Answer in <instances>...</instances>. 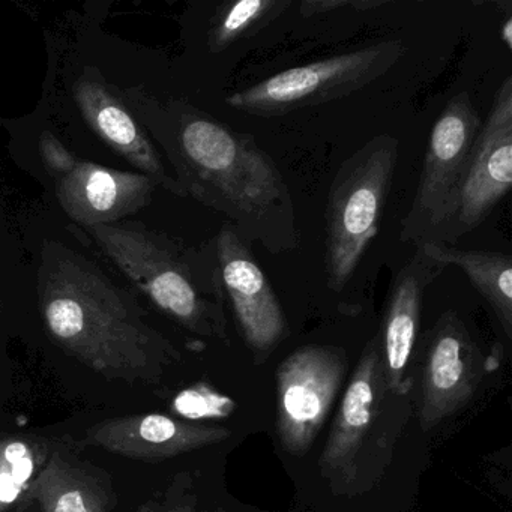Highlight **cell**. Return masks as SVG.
<instances>
[{
	"mask_svg": "<svg viewBox=\"0 0 512 512\" xmlns=\"http://www.w3.org/2000/svg\"><path fill=\"white\" fill-rule=\"evenodd\" d=\"M158 137L187 196L229 218L248 244L271 254L301 245L296 206L274 158L251 134L185 101L158 107Z\"/></svg>",
	"mask_w": 512,
	"mask_h": 512,
	"instance_id": "6da1fadb",
	"label": "cell"
},
{
	"mask_svg": "<svg viewBox=\"0 0 512 512\" xmlns=\"http://www.w3.org/2000/svg\"><path fill=\"white\" fill-rule=\"evenodd\" d=\"M40 307L52 340L107 380L155 385L181 352L148 325L133 296L91 260L49 248L40 278Z\"/></svg>",
	"mask_w": 512,
	"mask_h": 512,
	"instance_id": "7a4b0ae2",
	"label": "cell"
},
{
	"mask_svg": "<svg viewBox=\"0 0 512 512\" xmlns=\"http://www.w3.org/2000/svg\"><path fill=\"white\" fill-rule=\"evenodd\" d=\"M89 232L112 262L173 322L199 337L226 340V298L214 242L193 250L142 226L101 224Z\"/></svg>",
	"mask_w": 512,
	"mask_h": 512,
	"instance_id": "3957f363",
	"label": "cell"
},
{
	"mask_svg": "<svg viewBox=\"0 0 512 512\" xmlns=\"http://www.w3.org/2000/svg\"><path fill=\"white\" fill-rule=\"evenodd\" d=\"M413 391L389 385L379 337L362 350L319 460L335 494L373 490L391 466L395 446L413 412Z\"/></svg>",
	"mask_w": 512,
	"mask_h": 512,
	"instance_id": "277c9868",
	"label": "cell"
},
{
	"mask_svg": "<svg viewBox=\"0 0 512 512\" xmlns=\"http://www.w3.org/2000/svg\"><path fill=\"white\" fill-rule=\"evenodd\" d=\"M397 160L398 140L380 134L350 155L334 176L325 214L326 280L332 292L349 286L379 235Z\"/></svg>",
	"mask_w": 512,
	"mask_h": 512,
	"instance_id": "5b68a950",
	"label": "cell"
},
{
	"mask_svg": "<svg viewBox=\"0 0 512 512\" xmlns=\"http://www.w3.org/2000/svg\"><path fill=\"white\" fill-rule=\"evenodd\" d=\"M401 41H382L364 49L290 68L250 88L233 92L226 104L238 112L274 118L340 100L385 76L404 55Z\"/></svg>",
	"mask_w": 512,
	"mask_h": 512,
	"instance_id": "8992f818",
	"label": "cell"
},
{
	"mask_svg": "<svg viewBox=\"0 0 512 512\" xmlns=\"http://www.w3.org/2000/svg\"><path fill=\"white\" fill-rule=\"evenodd\" d=\"M482 121L467 92L452 97L431 128L412 206L401 221L404 244H421L452 208Z\"/></svg>",
	"mask_w": 512,
	"mask_h": 512,
	"instance_id": "52a82bcc",
	"label": "cell"
},
{
	"mask_svg": "<svg viewBox=\"0 0 512 512\" xmlns=\"http://www.w3.org/2000/svg\"><path fill=\"white\" fill-rule=\"evenodd\" d=\"M512 185V77L494 95L482 121L466 173L445 220L424 242L454 245L478 229Z\"/></svg>",
	"mask_w": 512,
	"mask_h": 512,
	"instance_id": "ba28073f",
	"label": "cell"
},
{
	"mask_svg": "<svg viewBox=\"0 0 512 512\" xmlns=\"http://www.w3.org/2000/svg\"><path fill=\"white\" fill-rule=\"evenodd\" d=\"M341 347L308 344L287 356L277 370V433L290 455L310 451L346 379Z\"/></svg>",
	"mask_w": 512,
	"mask_h": 512,
	"instance_id": "9c48e42d",
	"label": "cell"
},
{
	"mask_svg": "<svg viewBox=\"0 0 512 512\" xmlns=\"http://www.w3.org/2000/svg\"><path fill=\"white\" fill-rule=\"evenodd\" d=\"M490 356L482 353L466 323L455 311H445L428 334L422 367L419 424L430 431L463 409L484 377Z\"/></svg>",
	"mask_w": 512,
	"mask_h": 512,
	"instance_id": "30bf717a",
	"label": "cell"
},
{
	"mask_svg": "<svg viewBox=\"0 0 512 512\" xmlns=\"http://www.w3.org/2000/svg\"><path fill=\"white\" fill-rule=\"evenodd\" d=\"M212 242L224 298L232 307L239 334L256 362H263L289 335L286 313L251 245L232 224L224 223Z\"/></svg>",
	"mask_w": 512,
	"mask_h": 512,
	"instance_id": "8fae6325",
	"label": "cell"
},
{
	"mask_svg": "<svg viewBox=\"0 0 512 512\" xmlns=\"http://www.w3.org/2000/svg\"><path fill=\"white\" fill-rule=\"evenodd\" d=\"M230 436V430L218 425L140 413L98 422L89 428L85 443L121 457L161 461L217 445Z\"/></svg>",
	"mask_w": 512,
	"mask_h": 512,
	"instance_id": "7c38bea8",
	"label": "cell"
},
{
	"mask_svg": "<svg viewBox=\"0 0 512 512\" xmlns=\"http://www.w3.org/2000/svg\"><path fill=\"white\" fill-rule=\"evenodd\" d=\"M53 178L62 208L86 229L113 224L145 208L157 185L142 173L119 172L77 158Z\"/></svg>",
	"mask_w": 512,
	"mask_h": 512,
	"instance_id": "4fadbf2b",
	"label": "cell"
},
{
	"mask_svg": "<svg viewBox=\"0 0 512 512\" xmlns=\"http://www.w3.org/2000/svg\"><path fill=\"white\" fill-rule=\"evenodd\" d=\"M446 266L428 256L419 245L413 256L401 266L392 281L386 299L379 337L386 377L395 389L410 388L407 376L410 359L418 341L422 304L428 287L445 272Z\"/></svg>",
	"mask_w": 512,
	"mask_h": 512,
	"instance_id": "5bb4252c",
	"label": "cell"
},
{
	"mask_svg": "<svg viewBox=\"0 0 512 512\" xmlns=\"http://www.w3.org/2000/svg\"><path fill=\"white\" fill-rule=\"evenodd\" d=\"M74 98L92 130L119 155L127 158L142 175L179 197H187L182 185L166 172L157 149L136 119L98 80L80 79Z\"/></svg>",
	"mask_w": 512,
	"mask_h": 512,
	"instance_id": "9a60e30c",
	"label": "cell"
},
{
	"mask_svg": "<svg viewBox=\"0 0 512 512\" xmlns=\"http://www.w3.org/2000/svg\"><path fill=\"white\" fill-rule=\"evenodd\" d=\"M41 512H112L116 503L106 473L56 448L32 487Z\"/></svg>",
	"mask_w": 512,
	"mask_h": 512,
	"instance_id": "2e32d148",
	"label": "cell"
},
{
	"mask_svg": "<svg viewBox=\"0 0 512 512\" xmlns=\"http://www.w3.org/2000/svg\"><path fill=\"white\" fill-rule=\"evenodd\" d=\"M428 256L448 266H457L469 278L496 316L506 337L512 338V257L508 253L461 250L454 245L421 242Z\"/></svg>",
	"mask_w": 512,
	"mask_h": 512,
	"instance_id": "e0dca14e",
	"label": "cell"
},
{
	"mask_svg": "<svg viewBox=\"0 0 512 512\" xmlns=\"http://www.w3.org/2000/svg\"><path fill=\"white\" fill-rule=\"evenodd\" d=\"M44 437L0 434V512H31L32 487L55 452Z\"/></svg>",
	"mask_w": 512,
	"mask_h": 512,
	"instance_id": "ac0fdd59",
	"label": "cell"
},
{
	"mask_svg": "<svg viewBox=\"0 0 512 512\" xmlns=\"http://www.w3.org/2000/svg\"><path fill=\"white\" fill-rule=\"evenodd\" d=\"M292 7V0H239L218 7L208 32L211 52L218 53L253 37Z\"/></svg>",
	"mask_w": 512,
	"mask_h": 512,
	"instance_id": "d6986e66",
	"label": "cell"
},
{
	"mask_svg": "<svg viewBox=\"0 0 512 512\" xmlns=\"http://www.w3.org/2000/svg\"><path fill=\"white\" fill-rule=\"evenodd\" d=\"M172 409L188 421L197 422L200 419L227 418L236 409V403L211 386L197 383L173 398Z\"/></svg>",
	"mask_w": 512,
	"mask_h": 512,
	"instance_id": "ffe728a7",
	"label": "cell"
},
{
	"mask_svg": "<svg viewBox=\"0 0 512 512\" xmlns=\"http://www.w3.org/2000/svg\"><path fill=\"white\" fill-rule=\"evenodd\" d=\"M136 512H200L199 497L191 479L181 473L166 490L149 497Z\"/></svg>",
	"mask_w": 512,
	"mask_h": 512,
	"instance_id": "44dd1931",
	"label": "cell"
},
{
	"mask_svg": "<svg viewBox=\"0 0 512 512\" xmlns=\"http://www.w3.org/2000/svg\"><path fill=\"white\" fill-rule=\"evenodd\" d=\"M386 5L382 0H304L299 5L302 17L320 16V14L334 13L338 10L368 11Z\"/></svg>",
	"mask_w": 512,
	"mask_h": 512,
	"instance_id": "7402d4cb",
	"label": "cell"
},
{
	"mask_svg": "<svg viewBox=\"0 0 512 512\" xmlns=\"http://www.w3.org/2000/svg\"><path fill=\"white\" fill-rule=\"evenodd\" d=\"M40 148L44 164H46L47 170H49L52 176L67 169L76 160V157L70 154L62 146V143L50 133H44L41 136Z\"/></svg>",
	"mask_w": 512,
	"mask_h": 512,
	"instance_id": "603a6c76",
	"label": "cell"
},
{
	"mask_svg": "<svg viewBox=\"0 0 512 512\" xmlns=\"http://www.w3.org/2000/svg\"><path fill=\"white\" fill-rule=\"evenodd\" d=\"M500 38L505 43L506 49L512 50V19L508 17L503 23L502 31H500Z\"/></svg>",
	"mask_w": 512,
	"mask_h": 512,
	"instance_id": "cb8c5ba5",
	"label": "cell"
}]
</instances>
